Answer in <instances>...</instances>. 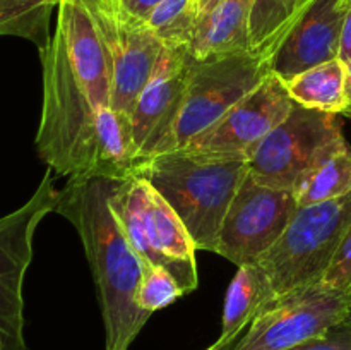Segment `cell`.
I'll list each match as a JSON object with an SVG mask.
<instances>
[{"label":"cell","mask_w":351,"mask_h":350,"mask_svg":"<svg viewBox=\"0 0 351 350\" xmlns=\"http://www.w3.org/2000/svg\"><path fill=\"white\" fill-rule=\"evenodd\" d=\"M115 178L75 175L58 191L55 213L67 218L84 246L99 295L105 350H129L153 314L137 305L143 280L139 254L123 235L110 206Z\"/></svg>","instance_id":"obj_1"},{"label":"cell","mask_w":351,"mask_h":350,"mask_svg":"<svg viewBox=\"0 0 351 350\" xmlns=\"http://www.w3.org/2000/svg\"><path fill=\"white\" fill-rule=\"evenodd\" d=\"M249 174L245 154L178 150L137 160L134 175L177 211L195 249L215 253L230 202Z\"/></svg>","instance_id":"obj_2"},{"label":"cell","mask_w":351,"mask_h":350,"mask_svg":"<svg viewBox=\"0 0 351 350\" xmlns=\"http://www.w3.org/2000/svg\"><path fill=\"white\" fill-rule=\"evenodd\" d=\"M40 57L43 106L34 141L38 154L57 175L98 177L103 113L112 106L98 108L89 100L57 31Z\"/></svg>","instance_id":"obj_3"},{"label":"cell","mask_w":351,"mask_h":350,"mask_svg":"<svg viewBox=\"0 0 351 350\" xmlns=\"http://www.w3.org/2000/svg\"><path fill=\"white\" fill-rule=\"evenodd\" d=\"M351 229V192L298 208L276 244L256 261L271 278L276 297L321 281Z\"/></svg>","instance_id":"obj_4"},{"label":"cell","mask_w":351,"mask_h":350,"mask_svg":"<svg viewBox=\"0 0 351 350\" xmlns=\"http://www.w3.org/2000/svg\"><path fill=\"white\" fill-rule=\"evenodd\" d=\"M269 58L252 54L197 60L191 55L187 91L180 113L154 154L184 150L195 136L215 126L232 106L264 81Z\"/></svg>","instance_id":"obj_5"},{"label":"cell","mask_w":351,"mask_h":350,"mask_svg":"<svg viewBox=\"0 0 351 350\" xmlns=\"http://www.w3.org/2000/svg\"><path fill=\"white\" fill-rule=\"evenodd\" d=\"M350 319L351 292L315 281L271 301L233 350H287Z\"/></svg>","instance_id":"obj_6"},{"label":"cell","mask_w":351,"mask_h":350,"mask_svg":"<svg viewBox=\"0 0 351 350\" xmlns=\"http://www.w3.org/2000/svg\"><path fill=\"white\" fill-rule=\"evenodd\" d=\"M51 172L48 168L27 202L0 218V350H27L23 283L33 259L34 232L58 201Z\"/></svg>","instance_id":"obj_7"},{"label":"cell","mask_w":351,"mask_h":350,"mask_svg":"<svg viewBox=\"0 0 351 350\" xmlns=\"http://www.w3.org/2000/svg\"><path fill=\"white\" fill-rule=\"evenodd\" d=\"M339 137L343 129L338 113L295 103L287 119L249 153V175L257 184L293 191L298 177Z\"/></svg>","instance_id":"obj_8"},{"label":"cell","mask_w":351,"mask_h":350,"mask_svg":"<svg viewBox=\"0 0 351 350\" xmlns=\"http://www.w3.org/2000/svg\"><path fill=\"white\" fill-rule=\"evenodd\" d=\"M88 9L112 67V108L130 117L163 43L147 23L120 0H81Z\"/></svg>","instance_id":"obj_9"},{"label":"cell","mask_w":351,"mask_h":350,"mask_svg":"<svg viewBox=\"0 0 351 350\" xmlns=\"http://www.w3.org/2000/svg\"><path fill=\"white\" fill-rule=\"evenodd\" d=\"M297 209L293 191L257 184L247 174L230 202L215 253L237 266L256 263L280 240Z\"/></svg>","instance_id":"obj_10"},{"label":"cell","mask_w":351,"mask_h":350,"mask_svg":"<svg viewBox=\"0 0 351 350\" xmlns=\"http://www.w3.org/2000/svg\"><path fill=\"white\" fill-rule=\"evenodd\" d=\"M293 105L285 82L269 72L257 88L232 106L215 126L195 136L184 150L249 156L250 151L287 119Z\"/></svg>","instance_id":"obj_11"},{"label":"cell","mask_w":351,"mask_h":350,"mask_svg":"<svg viewBox=\"0 0 351 350\" xmlns=\"http://www.w3.org/2000/svg\"><path fill=\"white\" fill-rule=\"evenodd\" d=\"M189 69L191 54L187 48L163 47L130 112L137 160L153 156L173 129L184 105Z\"/></svg>","instance_id":"obj_12"},{"label":"cell","mask_w":351,"mask_h":350,"mask_svg":"<svg viewBox=\"0 0 351 350\" xmlns=\"http://www.w3.org/2000/svg\"><path fill=\"white\" fill-rule=\"evenodd\" d=\"M348 7L350 0H304L269 57L271 72L287 82L307 69L338 58Z\"/></svg>","instance_id":"obj_13"},{"label":"cell","mask_w":351,"mask_h":350,"mask_svg":"<svg viewBox=\"0 0 351 350\" xmlns=\"http://www.w3.org/2000/svg\"><path fill=\"white\" fill-rule=\"evenodd\" d=\"M57 31L71 67L98 108L112 106V67L95 23L81 0H58Z\"/></svg>","instance_id":"obj_14"},{"label":"cell","mask_w":351,"mask_h":350,"mask_svg":"<svg viewBox=\"0 0 351 350\" xmlns=\"http://www.w3.org/2000/svg\"><path fill=\"white\" fill-rule=\"evenodd\" d=\"M146 233L161 266L180 285L184 294L195 290L199 283L195 266V246L184 222L170 202L147 184Z\"/></svg>","instance_id":"obj_15"},{"label":"cell","mask_w":351,"mask_h":350,"mask_svg":"<svg viewBox=\"0 0 351 350\" xmlns=\"http://www.w3.org/2000/svg\"><path fill=\"white\" fill-rule=\"evenodd\" d=\"M252 0H228L201 14L189 54L197 60L250 51L249 14Z\"/></svg>","instance_id":"obj_16"},{"label":"cell","mask_w":351,"mask_h":350,"mask_svg":"<svg viewBox=\"0 0 351 350\" xmlns=\"http://www.w3.org/2000/svg\"><path fill=\"white\" fill-rule=\"evenodd\" d=\"M293 192L298 208L331 201L351 192V146L345 136L319 154L298 177Z\"/></svg>","instance_id":"obj_17"},{"label":"cell","mask_w":351,"mask_h":350,"mask_svg":"<svg viewBox=\"0 0 351 350\" xmlns=\"http://www.w3.org/2000/svg\"><path fill=\"white\" fill-rule=\"evenodd\" d=\"M276 299L269 275L257 263L239 266L225 297L221 321V338L240 335L257 314Z\"/></svg>","instance_id":"obj_18"},{"label":"cell","mask_w":351,"mask_h":350,"mask_svg":"<svg viewBox=\"0 0 351 350\" xmlns=\"http://www.w3.org/2000/svg\"><path fill=\"white\" fill-rule=\"evenodd\" d=\"M345 62L335 58L307 69L285 82L295 103L307 108L341 113L345 108Z\"/></svg>","instance_id":"obj_19"},{"label":"cell","mask_w":351,"mask_h":350,"mask_svg":"<svg viewBox=\"0 0 351 350\" xmlns=\"http://www.w3.org/2000/svg\"><path fill=\"white\" fill-rule=\"evenodd\" d=\"M58 0H0V36L24 38L43 51L50 45V17Z\"/></svg>","instance_id":"obj_20"},{"label":"cell","mask_w":351,"mask_h":350,"mask_svg":"<svg viewBox=\"0 0 351 350\" xmlns=\"http://www.w3.org/2000/svg\"><path fill=\"white\" fill-rule=\"evenodd\" d=\"M302 0H252L249 14L250 51L257 57L269 58L274 48L295 14L300 9Z\"/></svg>","instance_id":"obj_21"},{"label":"cell","mask_w":351,"mask_h":350,"mask_svg":"<svg viewBox=\"0 0 351 350\" xmlns=\"http://www.w3.org/2000/svg\"><path fill=\"white\" fill-rule=\"evenodd\" d=\"M199 21V0H161L146 17L158 40L167 48H189Z\"/></svg>","instance_id":"obj_22"},{"label":"cell","mask_w":351,"mask_h":350,"mask_svg":"<svg viewBox=\"0 0 351 350\" xmlns=\"http://www.w3.org/2000/svg\"><path fill=\"white\" fill-rule=\"evenodd\" d=\"M182 295H185L184 290L168 271L153 264H143V280L136 295L137 305L143 311L153 314L170 305Z\"/></svg>","instance_id":"obj_23"},{"label":"cell","mask_w":351,"mask_h":350,"mask_svg":"<svg viewBox=\"0 0 351 350\" xmlns=\"http://www.w3.org/2000/svg\"><path fill=\"white\" fill-rule=\"evenodd\" d=\"M321 281L332 288L351 292V229L339 244Z\"/></svg>","instance_id":"obj_24"},{"label":"cell","mask_w":351,"mask_h":350,"mask_svg":"<svg viewBox=\"0 0 351 350\" xmlns=\"http://www.w3.org/2000/svg\"><path fill=\"white\" fill-rule=\"evenodd\" d=\"M287 350H351V319L332 328L326 335L307 340Z\"/></svg>","instance_id":"obj_25"},{"label":"cell","mask_w":351,"mask_h":350,"mask_svg":"<svg viewBox=\"0 0 351 350\" xmlns=\"http://www.w3.org/2000/svg\"><path fill=\"white\" fill-rule=\"evenodd\" d=\"M338 58L341 62L351 60V2L348 10H346L345 21L341 27V40H339V55Z\"/></svg>","instance_id":"obj_26"},{"label":"cell","mask_w":351,"mask_h":350,"mask_svg":"<svg viewBox=\"0 0 351 350\" xmlns=\"http://www.w3.org/2000/svg\"><path fill=\"white\" fill-rule=\"evenodd\" d=\"M120 2H122L130 12L146 21V17L149 16L151 10H153L161 0H120Z\"/></svg>","instance_id":"obj_27"},{"label":"cell","mask_w":351,"mask_h":350,"mask_svg":"<svg viewBox=\"0 0 351 350\" xmlns=\"http://www.w3.org/2000/svg\"><path fill=\"white\" fill-rule=\"evenodd\" d=\"M346 67V79H345V108H343V115L351 119V60L345 64Z\"/></svg>","instance_id":"obj_28"},{"label":"cell","mask_w":351,"mask_h":350,"mask_svg":"<svg viewBox=\"0 0 351 350\" xmlns=\"http://www.w3.org/2000/svg\"><path fill=\"white\" fill-rule=\"evenodd\" d=\"M243 333H240V335H235V336H228V338H221V336H219V338L216 340L211 347H208L206 350H233L237 347V343L240 342V338H242Z\"/></svg>","instance_id":"obj_29"},{"label":"cell","mask_w":351,"mask_h":350,"mask_svg":"<svg viewBox=\"0 0 351 350\" xmlns=\"http://www.w3.org/2000/svg\"><path fill=\"white\" fill-rule=\"evenodd\" d=\"M223 2H228V0H199V16L209 12V10L215 9Z\"/></svg>","instance_id":"obj_30"},{"label":"cell","mask_w":351,"mask_h":350,"mask_svg":"<svg viewBox=\"0 0 351 350\" xmlns=\"http://www.w3.org/2000/svg\"><path fill=\"white\" fill-rule=\"evenodd\" d=\"M302 2H304V0H302Z\"/></svg>","instance_id":"obj_31"},{"label":"cell","mask_w":351,"mask_h":350,"mask_svg":"<svg viewBox=\"0 0 351 350\" xmlns=\"http://www.w3.org/2000/svg\"><path fill=\"white\" fill-rule=\"evenodd\" d=\"M350 2H351V0H350Z\"/></svg>","instance_id":"obj_32"}]
</instances>
